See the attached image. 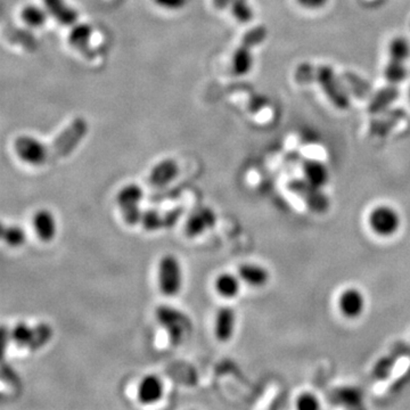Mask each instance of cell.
Segmentation results:
<instances>
[{"label":"cell","instance_id":"10","mask_svg":"<svg viewBox=\"0 0 410 410\" xmlns=\"http://www.w3.org/2000/svg\"><path fill=\"white\" fill-rule=\"evenodd\" d=\"M184 209L176 208L167 211L164 214L157 210H147L142 212V224L144 229L147 231H159V229H167V228L174 227L178 220L180 219Z\"/></svg>","mask_w":410,"mask_h":410},{"label":"cell","instance_id":"25","mask_svg":"<svg viewBox=\"0 0 410 410\" xmlns=\"http://www.w3.org/2000/svg\"><path fill=\"white\" fill-rule=\"evenodd\" d=\"M233 11L235 16L242 22H248L252 19V11L248 5V0H233Z\"/></svg>","mask_w":410,"mask_h":410},{"label":"cell","instance_id":"2","mask_svg":"<svg viewBox=\"0 0 410 410\" xmlns=\"http://www.w3.org/2000/svg\"><path fill=\"white\" fill-rule=\"evenodd\" d=\"M401 225V216L392 205L382 203L373 206L368 212V228L379 238H392L396 236Z\"/></svg>","mask_w":410,"mask_h":410},{"label":"cell","instance_id":"24","mask_svg":"<svg viewBox=\"0 0 410 410\" xmlns=\"http://www.w3.org/2000/svg\"><path fill=\"white\" fill-rule=\"evenodd\" d=\"M295 408L298 410H318L322 408V401L317 394L311 391H302L296 396Z\"/></svg>","mask_w":410,"mask_h":410},{"label":"cell","instance_id":"26","mask_svg":"<svg viewBox=\"0 0 410 410\" xmlns=\"http://www.w3.org/2000/svg\"><path fill=\"white\" fill-rule=\"evenodd\" d=\"M330 0H296V3L307 9H320L327 5Z\"/></svg>","mask_w":410,"mask_h":410},{"label":"cell","instance_id":"18","mask_svg":"<svg viewBox=\"0 0 410 410\" xmlns=\"http://www.w3.org/2000/svg\"><path fill=\"white\" fill-rule=\"evenodd\" d=\"M177 174H178L177 163L171 159H167L159 163L152 170L149 182L154 187H163V186L168 185L171 180H174Z\"/></svg>","mask_w":410,"mask_h":410},{"label":"cell","instance_id":"12","mask_svg":"<svg viewBox=\"0 0 410 410\" xmlns=\"http://www.w3.org/2000/svg\"><path fill=\"white\" fill-rule=\"evenodd\" d=\"M236 315L231 307L220 308L214 320V334L218 341L228 342L233 337Z\"/></svg>","mask_w":410,"mask_h":410},{"label":"cell","instance_id":"11","mask_svg":"<svg viewBox=\"0 0 410 410\" xmlns=\"http://www.w3.org/2000/svg\"><path fill=\"white\" fill-rule=\"evenodd\" d=\"M216 214L212 209L202 208L195 209L189 214L186 221L185 231L186 235L191 238L202 235L205 231L216 226Z\"/></svg>","mask_w":410,"mask_h":410},{"label":"cell","instance_id":"6","mask_svg":"<svg viewBox=\"0 0 410 410\" xmlns=\"http://www.w3.org/2000/svg\"><path fill=\"white\" fill-rule=\"evenodd\" d=\"M267 28L263 26H256L252 28L243 38L242 43L235 51L233 57V68L235 73L238 75L248 74L253 65V57H252V48L260 45L267 38Z\"/></svg>","mask_w":410,"mask_h":410},{"label":"cell","instance_id":"20","mask_svg":"<svg viewBox=\"0 0 410 410\" xmlns=\"http://www.w3.org/2000/svg\"><path fill=\"white\" fill-rule=\"evenodd\" d=\"M241 278L238 275L235 276L233 273H224L216 277L214 282V288L216 293L225 299L236 298L241 290Z\"/></svg>","mask_w":410,"mask_h":410},{"label":"cell","instance_id":"19","mask_svg":"<svg viewBox=\"0 0 410 410\" xmlns=\"http://www.w3.org/2000/svg\"><path fill=\"white\" fill-rule=\"evenodd\" d=\"M398 87L389 83V85H387L384 88L379 89V90L374 95L373 98L370 100L368 110H369L372 114L381 113V112L387 110V108L398 98Z\"/></svg>","mask_w":410,"mask_h":410},{"label":"cell","instance_id":"16","mask_svg":"<svg viewBox=\"0 0 410 410\" xmlns=\"http://www.w3.org/2000/svg\"><path fill=\"white\" fill-rule=\"evenodd\" d=\"M163 396V383L157 376L148 375L142 379L137 396L140 404H152L159 401Z\"/></svg>","mask_w":410,"mask_h":410},{"label":"cell","instance_id":"17","mask_svg":"<svg viewBox=\"0 0 410 410\" xmlns=\"http://www.w3.org/2000/svg\"><path fill=\"white\" fill-rule=\"evenodd\" d=\"M292 186H293L294 191H301L300 194L305 199V202L309 205V208L318 211V212L327 209L328 202L320 188L313 187L310 184H308L305 179L293 182Z\"/></svg>","mask_w":410,"mask_h":410},{"label":"cell","instance_id":"23","mask_svg":"<svg viewBox=\"0 0 410 410\" xmlns=\"http://www.w3.org/2000/svg\"><path fill=\"white\" fill-rule=\"evenodd\" d=\"M1 236L11 248H20L26 241V231L19 226H7L1 229Z\"/></svg>","mask_w":410,"mask_h":410},{"label":"cell","instance_id":"21","mask_svg":"<svg viewBox=\"0 0 410 410\" xmlns=\"http://www.w3.org/2000/svg\"><path fill=\"white\" fill-rule=\"evenodd\" d=\"M402 61L392 60L389 58L387 66L384 68L385 79L390 85H399L402 83L407 78V68Z\"/></svg>","mask_w":410,"mask_h":410},{"label":"cell","instance_id":"5","mask_svg":"<svg viewBox=\"0 0 410 410\" xmlns=\"http://www.w3.org/2000/svg\"><path fill=\"white\" fill-rule=\"evenodd\" d=\"M87 132V125L83 120H77L72 123L57 140L51 144V147H46V163L53 162L56 159L66 157L73 151Z\"/></svg>","mask_w":410,"mask_h":410},{"label":"cell","instance_id":"15","mask_svg":"<svg viewBox=\"0 0 410 410\" xmlns=\"http://www.w3.org/2000/svg\"><path fill=\"white\" fill-rule=\"evenodd\" d=\"M34 233L41 242H51L56 236V220L48 210L36 212L32 220Z\"/></svg>","mask_w":410,"mask_h":410},{"label":"cell","instance_id":"1","mask_svg":"<svg viewBox=\"0 0 410 410\" xmlns=\"http://www.w3.org/2000/svg\"><path fill=\"white\" fill-rule=\"evenodd\" d=\"M294 79L300 85L316 83L320 85L330 102L341 111L350 106V98L336 77L333 68L328 65L313 66L302 63L294 71Z\"/></svg>","mask_w":410,"mask_h":410},{"label":"cell","instance_id":"14","mask_svg":"<svg viewBox=\"0 0 410 410\" xmlns=\"http://www.w3.org/2000/svg\"><path fill=\"white\" fill-rule=\"evenodd\" d=\"M303 179L313 187L322 188L330 182V171L327 167L318 159H307L302 164Z\"/></svg>","mask_w":410,"mask_h":410},{"label":"cell","instance_id":"13","mask_svg":"<svg viewBox=\"0 0 410 410\" xmlns=\"http://www.w3.org/2000/svg\"><path fill=\"white\" fill-rule=\"evenodd\" d=\"M238 276L244 284L251 288H261L270 280V273L267 268L258 263H244L238 269Z\"/></svg>","mask_w":410,"mask_h":410},{"label":"cell","instance_id":"4","mask_svg":"<svg viewBox=\"0 0 410 410\" xmlns=\"http://www.w3.org/2000/svg\"><path fill=\"white\" fill-rule=\"evenodd\" d=\"M11 337L17 347L37 351L53 339V328L46 322H40L33 327L26 322H19L11 330Z\"/></svg>","mask_w":410,"mask_h":410},{"label":"cell","instance_id":"28","mask_svg":"<svg viewBox=\"0 0 410 410\" xmlns=\"http://www.w3.org/2000/svg\"><path fill=\"white\" fill-rule=\"evenodd\" d=\"M409 100H410V90H409Z\"/></svg>","mask_w":410,"mask_h":410},{"label":"cell","instance_id":"22","mask_svg":"<svg viewBox=\"0 0 410 410\" xmlns=\"http://www.w3.org/2000/svg\"><path fill=\"white\" fill-rule=\"evenodd\" d=\"M409 56V41L404 37L393 38L390 41V45H389V58L406 62Z\"/></svg>","mask_w":410,"mask_h":410},{"label":"cell","instance_id":"8","mask_svg":"<svg viewBox=\"0 0 410 410\" xmlns=\"http://www.w3.org/2000/svg\"><path fill=\"white\" fill-rule=\"evenodd\" d=\"M182 285V273L179 261L174 256H163L159 263V288L165 296L179 293Z\"/></svg>","mask_w":410,"mask_h":410},{"label":"cell","instance_id":"27","mask_svg":"<svg viewBox=\"0 0 410 410\" xmlns=\"http://www.w3.org/2000/svg\"><path fill=\"white\" fill-rule=\"evenodd\" d=\"M229 1H231V0H216V4L218 7H221V9H224V7H226V6L228 5Z\"/></svg>","mask_w":410,"mask_h":410},{"label":"cell","instance_id":"9","mask_svg":"<svg viewBox=\"0 0 410 410\" xmlns=\"http://www.w3.org/2000/svg\"><path fill=\"white\" fill-rule=\"evenodd\" d=\"M142 199V189L140 186L128 185L117 193V203L123 221L129 226L140 224L142 219L140 202Z\"/></svg>","mask_w":410,"mask_h":410},{"label":"cell","instance_id":"7","mask_svg":"<svg viewBox=\"0 0 410 410\" xmlns=\"http://www.w3.org/2000/svg\"><path fill=\"white\" fill-rule=\"evenodd\" d=\"M336 308L343 318L347 320H357L364 316L367 308V300L360 288L356 286H347L337 295Z\"/></svg>","mask_w":410,"mask_h":410},{"label":"cell","instance_id":"3","mask_svg":"<svg viewBox=\"0 0 410 410\" xmlns=\"http://www.w3.org/2000/svg\"><path fill=\"white\" fill-rule=\"evenodd\" d=\"M157 322L167 330L171 345H179L188 334L191 333V322L185 313L176 308L161 305L157 308Z\"/></svg>","mask_w":410,"mask_h":410}]
</instances>
